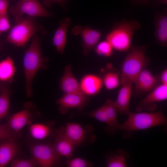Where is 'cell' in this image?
I'll return each instance as SVG.
<instances>
[{"label": "cell", "instance_id": "obj_18", "mask_svg": "<svg viewBox=\"0 0 167 167\" xmlns=\"http://www.w3.org/2000/svg\"><path fill=\"white\" fill-rule=\"evenodd\" d=\"M71 66H66L63 75L60 83V88L64 94L77 92L80 91L79 84L74 76Z\"/></svg>", "mask_w": 167, "mask_h": 167}, {"label": "cell", "instance_id": "obj_17", "mask_svg": "<svg viewBox=\"0 0 167 167\" xmlns=\"http://www.w3.org/2000/svg\"><path fill=\"white\" fill-rule=\"evenodd\" d=\"M66 136L75 146L81 145L87 135V131L80 124L75 123H69L65 128Z\"/></svg>", "mask_w": 167, "mask_h": 167}, {"label": "cell", "instance_id": "obj_35", "mask_svg": "<svg viewBox=\"0 0 167 167\" xmlns=\"http://www.w3.org/2000/svg\"><path fill=\"white\" fill-rule=\"evenodd\" d=\"M160 79L161 84L167 85V69H165L161 72Z\"/></svg>", "mask_w": 167, "mask_h": 167}, {"label": "cell", "instance_id": "obj_27", "mask_svg": "<svg viewBox=\"0 0 167 167\" xmlns=\"http://www.w3.org/2000/svg\"><path fill=\"white\" fill-rule=\"evenodd\" d=\"M113 49L110 44L106 40L97 43L96 46L95 51L99 55L109 57L113 54Z\"/></svg>", "mask_w": 167, "mask_h": 167}, {"label": "cell", "instance_id": "obj_32", "mask_svg": "<svg viewBox=\"0 0 167 167\" xmlns=\"http://www.w3.org/2000/svg\"><path fill=\"white\" fill-rule=\"evenodd\" d=\"M10 24L7 15H0V34L8 30Z\"/></svg>", "mask_w": 167, "mask_h": 167}, {"label": "cell", "instance_id": "obj_21", "mask_svg": "<svg viewBox=\"0 0 167 167\" xmlns=\"http://www.w3.org/2000/svg\"><path fill=\"white\" fill-rule=\"evenodd\" d=\"M31 115V113L28 110L23 109L13 114L7 124L10 128L17 133L28 123Z\"/></svg>", "mask_w": 167, "mask_h": 167}, {"label": "cell", "instance_id": "obj_1", "mask_svg": "<svg viewBox=\"0 0 167 167\" xmlns=\"http://www.w3.org/2000/svg\"><path fill=\"white\" fill-rule=\"evenodd\" d=\"M32 43L24 52L23 59L24 69L25 78V90L28 97L33 96L32 84L37 71L45 69L46 59L43 57L41 48L40 39L34 34L32 37Z\"/></svg>", "mask_w": 167, "mask_h": 167}, {"label": "cell", "instance_id": "obj_31", "mask_svg": "<svg viewBox=\"0 0 167 167\" xmlns=\"http://www.w3.org/2000/svg\"><path fill=\"white\" fill-rule=\"evenodd\" d=\"M66 165L69 167H87L93 165L91 163L79 158L68 159L66 162Z\"/></svg>", "mask_w": 167, "mask_h": 167}, {"label": "cell", "instance_id": "obj_6", "mask_svg": "<svg viewBox=\"0 0 167 167\" xmlns=\"http://www.w3.org/2000/svg\"><path fill=\"white\" fill-rule=\"evenodd\" d=\"M11 13L17 17L26 14L35 18L38 17H50L51 13L41 4L38 0H21L10 8Z\"/></svg>", "mask_w": 167, "mask_h": 167}, {"label": "cell", "instance_id": "obj_33", "mask_svg": "<svg viewBox=\"0 0 167 167\" xmlns=\"http://www.w3.org/2000/svg\"><path fill=\"white\" fill-rule=\"evenodd\" d=\"M44 5L47 7L51 6V4L54 2L59 4L64 10H66V4L67 0H42Z\"/></svg>", "mask_w": 167, "mask_h": 167}, {"label": "cell", "instance_id": "obj_14", "mask_svg": "<svg viewBox=\"0 0 167 167\" xmlns=\"http://www.w3.org/2000/svg\"><path fill=\"white\" fill-rule=\"evenodd\" d=\"M71 19L68 17L62 19L54 35L52 42L57 51L61 54H63L66 41L68 28L70 25Z\"/></svg>", "mask_w": 167, "mask_h": 167}, {"label": "cell", "instance_id": "obj_16", "mask_svg": "<svg viewBox=\"0 0 167 167\" xmlns=\"http://www.w3.org/2000/svg\"><path fill=\"white\" fill-rule=\"evenodd\" d=\"M135 88L141 92H146L154 88L158 80L148 70L143 69L134 82Z\"/></svg>", "mask_w": 167, "mask_h": 167}, {"label": "cell", "instance_id": "obj_28", "mask_svg": "<svg viewBox=\"0 0 167 167\" xmlns=\"http://www.w3.org/2000/svg\"><path fill=\"white\" fill-rule=\"evenodd\" d=\"M16 134L8 124H0V139L14 141L17 137Z\"/></svg>", "mask_w": 167, "mask_h": 167}, {"label": "cell", "instance_id": "obj_11", "mask_svg": "<svg viewBox=\"0 0 167 167\" xmlns=\"http://www.w3.org/2000/svg\"><path fill=\"white\" fill-rule=\"evenodd\" d=\"M123 85L120 89L116 101L114 102L117 112L120 114L127 115L130 111L133 82L123 76Z\"/></svg>", "mask_w": 167, "mask_h": 167}, {"label": "cell", "instance_id": "obj_7", "mask_svg": "<svg viewBox=\"0 0 167 167\" xmlns=\"http://www.w3.org/2000/svg\"><path fill=\"white\" fill-rule=\"evenodd\" d=\"M32 158L38 166L50 167L54 166L60 157L53 145L46 143L34 144L30 148Z\"/></svg>", "mask_w": 167, "mask_h": 167}, {"label": "cell", "instance_id": "obj_10", "mask_svg": "<svg viewBox=\"0 0 167 167\" xmlns=\"http://www.w3.org/2000/svg\"><path fill=\"white\" fill-rule=\"evenodd\" d=\"M89 101L86 95L81 91L75 92L66 93L57 101L59 110L62 113H65L69 109L76 108L81 110Z\"/></svg>", "mask_w": 167, "mask_h": 167}, {"label": "cell", "instance_id": "obj_20", "mask_svg": "<svg viewBox=\"0 0 167 167\" xmlns=\"http://www.w3.org/2000/svg\"><path fill=\"white\" fill-rule=\"evenodd\" d=\"M18 151L14 141H6L0 145V167L7 165L13 159Z\"/></svg>", "mask_w": 167, "mask_h": 167}, {"label": "cell", "instance_id": "obj_25", "mask_svg": "<svg viewBox=\"0 0 167 167\" xmlns=\"http://www.w3.org/2000/svg\"><path fill=\"white\" fill-rule=\"evenodd\" d=\"M29 131L31 135L34 139L41 140L47 137L49 134L50 129L49 127L41 123L32 124L29 127Z\"/></svg>", "mask_w": 167, "mask_h": 167}, {"label": "cell", "instance_id": "obj_38", "mask_svg": "<svg viewBox=\"0 0 167 167\" xmlns=\"http://www.w3.org/2000/svg\"></svg>", "mask_w": 167, "mask_h": 167}, {"label": "cell", "instance_id": "obj_13", "mask_svg": "<svg viewBox=\"0 0 167 167\" xmlns=\"http://www.w3.org/2000/svg\"><path fill=\"white\" fill-rule=\"evenodd\" d=\"M154 36L159 45L165 46L167 44V11L157 12L154 18Z\"/></svg>", "mask_w": 167, "mask_h": 167}, {"label": "cell", "instance_id": "obj_9", "mask_svg": "<svg viewBox=\"0 0 167 167\" xmlns=\"http://www.w3.org/2000/svg\"><path fill=\"white\" fill-rule=\"evenodd\" d=\"M167 99V85L161 84L153 90L138 104L136 107L138 112L144 110L152 111L156 108V103Z\"/></svg>", "mask_w": 167, "mask_h": 167}, {"label": "cell", "instance_id": "obj_29", "mask_svg": "<svg viewBox=\"0 0 167 167\" xmlns=\"http://www.w3.org/2000/svg\"><path fill=\"white\" fill-rule=\"evenodd\" d=\"M37 166L38 165L32 157L28 159H13L10 165L11 167H34Z\"/></svg>", "mask_w": 167, "mask_h": 167}, {"label": "cell", "instance_id": "obj_8", "mask_svg": "<svg viewBox=\"0 0 167 167\" xmlns=\"http://www.w3.org/2000/svg\"><path fill=\"white\" fill-rule=\"evenodd\" d=\"M71 32L74 35H80L81 37L83 54L85 56H87L90 51L96 46L101 36V31L80 25L73 27Z\"/></svg>", "mask_w": 167, "mask_h": 167}, {"label": "cell", "instance_id": "obj_15", "mask_svg": "<svg viewBox=\"0 0 167 167\" xmlns=\"http://www.w3.org/2000/svg\"><path fill=\"white\" fill-rule=\"evenodd\" d=\"M102 80L98 76L88 74L81 79L79 86L80 90L86 95H94L99 92L103 85Z\"/></svg>", "mask_w": 167, "mask_h": 167}, {"label": "cell", "instance_id": "obj_5", "mask_svg": "<svg viewBox=\"0 0 167 167\" xmlns=\"http://www.w3.org/2000/svg\"><path fill=\"white\" fill-rule=\"evenodd\" d=\"M147 46L131 47V51L122 65V76L134 82L146 66L149 59L146 56L145 51Z\"/></svg>", "mask_w": 167, "mask_h": 167}, {"label": "cell", "instance_id": "obj_3", "mask_svg": "<svg viewBox=\"0 0 167 167\" xmlns=\"http://www.w3.org/2000/svg\"><path fill=\"white\" fill-rule=\"evenodd\" d=\"M141 27L136 19H125L116 23L106 38L113 49L121 52L128 51L131 47L132 36Z\"/></svg>", "mask_w": 167, "mask_h": 167}, {"label": "cell", "instance_id": "obj_19", "mask_svg": "<svg viewBox=\"0 0 167 167\" xmlns=\"http://www.w3.org/2000/svg\"><path fill=\"white\" fill-rule=\"evenodd\" d=\"M108 120L107 124L111 134L114 135L118 131L120 124L117 120V110L114 102L108 99L103 105Z\"/></svg>", "mask_w": 167, "mask_h": 167}, {"label": "cell", "instance_id": "obj_2", "mask_svg": "<svg viewBox=\"0 0 167 167\" xmlns=\"http://www.w3.org/2000/svg\"><path fill=\"white\" fill-rule=\"evenodd\" d=\"M127 120L120 124L118 131H123V136L129 138L135 131L146 129L152 127L167 125V118L161 108L154 112L132 113L127 114Z\"/></svg>", "mask_w": 167, "mask_h": 167}, {"label": "cell", "instance_id": "obj_22", "mask_svg": "<svg viewBox=\"0 0 167 167\" xmlns=\"http://www.w3.org/2000/svg\"><path fill=\"white\" fill-rule=\"evenodd\" d=\"M129 153L123 150L118 149L114 154L108 157L106 165L108 167H126V161L129 158Z\"/></svg>", "mask_w": 167, "mask_h": 167}, {"label": "cell", "instance_id": "obj_24", "mask_svg": "<svg viewBox=\"0 0 167 167\" xmlns=\"http://www.w3.org/2000/svg\"><path fill=\"white\" fill-rule=\"evenodd\" d=\"M10 105V91L8 87L2 84L0 86V119L7 114Z\"/></svg>", "mask_w": 167, "mask_h": 167}, {"label": "cell", "instance_id": "obj_37", "mask_svg": "<svg viewBox=\"0 0 167 167\" xmlns=\"http://www.w3.org/2000/svg\"><path fill=\"white\" fill-rule=\"evenodd\" d=\"M138 0V1H142V2H143V1H149L150 0Z\"/></svg>", "mask_w": 167, "mask_h": 167}, {"label": "cell", "instance_id": "obj_26", "mask_svg": "<svg viewBox=\"0 0 167 167\" xmlns=\"http://www.w3.org/2000/svg\"><path fill=\"white\" fill-rule=\"evenodd\" d=\"M102 81L106 88L109 90L115 88L120 84L118 75L116 73L112 72L106 73Z\"/></svg>", "mask_w": 167, "mask_h": 167}, {"label": "cell", "instance_id": "obj_4", "mask_svg": "<svg viewBox=\"0 0 167 167\" xmlns=\"http://www.w3.org/2000/svg\"><path fill=\"white\" fill-rule=\"evenodd\" d=\"M16 18V24L11 28L6 41L17 47H24L39 27L34 18Z\"/></svg>", "mask_w": 167, "mask_h": 167}, {"label": "cell", "instance_id": "obj_30", "mask_svg": "<svg viewBox=\"0 0 167 167\" xmlns=\"http://www.w3.org/2000/svg\"><path fill=\"white\" fill-rule=\"evenodd\" d=\"M88 115L89 116L97 120L108 124V120L107 115L103 106L102 105L96 110L90 112Z\"/></svg>", "mask_w": 167, "mask_h": 167}, {"label": "cell", "instance_id": "obj_12", "mask_svg": "<svg viewBox=\"0 0 167 167\" xmlns=\"http://www.w3.org/2000/svg\"><path fill=\"white\" fill-rule=\"evenodd\" d=\"M65 128L62 127L58 131L55 141L53 145L57 154L68 159H71L75 146L65 134Z\"/></svg>", "mask_w": 167, "mask_h": 167}, {"label": "cell", "instance_id": "obj_36", "mask_svg": "<svg viewBox=\"0 0 167 167\" xmlns=\"http://www.w3.org/2000/svg\"><path fill=\"white\" fill-rule=\"evenodd\" d=\"M167 0H156L153 2L152 4L153 6H158L161 4H167Z\"/></svg>", "mask_w": 167, "mask_h": 167}, {"label": "cell", "instance_id": "obj_23", "mask_svg": "<svg viewBox=\"0 0 167 167\" xmlns=\"http://www.w3.org/2000/svg\"><path fill=\"white\" fill-rule=\"evenodd\" d=\"M16 70L13 59L10 57L0 62V81H6L14 75Z\"/></svg>", "mask_w": 167, "mask_h": 167}, {"label": "cell", "instance_id": "obj_34", "mask_svg": "<svg viewBox=\"0 0 167 167\" xmlns=\"http://www.w3.org/2000/svg\"><path fill=\"white\" fill-rule=\"evenodd\" d=\"M8 5V0H0V15H7Z\"/></svg>", "mask_w": 167, "mask_h": 167}]
</instances>
